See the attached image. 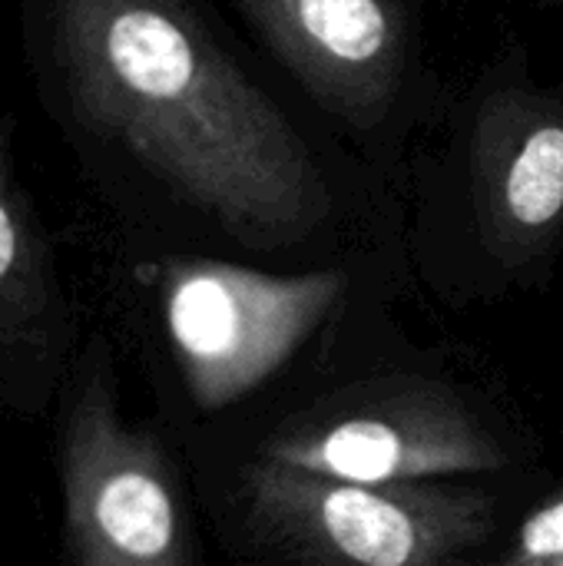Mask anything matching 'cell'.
Masks as SVG:
<instances>
[{"label":"cell","mask_w":563,"mask_h":566,"mask_svg":"<svg viewBox=\"0 0 563 566\" xmlns=\"http://www.w3.org/2000/svg\"><path fill=\"white\" fill-rule=\"evenodd\" d=\"M17 17L40 109L106 196L246 249L329 226L312 149L189 0H17Z\"/></svg>","instance_id":"cell-1"},{"label":"cell","mask_w":563,"mask_h":566,"mask_svg":"<svg viewBox=\"0 0 563 566\" xmlns=\"http://www.w3.org/2000/svg\"><path fill=\"white\" fill-rule=\"evenodd\" d=\"M56 474L70 566H192L173 468L123 418L103 338L80 348L56 398Z\"/></svg>","instance_id":"cell-2"},{"label":"cell","mask_w":563,"mask_h":566,"mask_svg":"<svg viewBox=\"0 0 563 566\" xmlns=\"http://www.w3.org/2000/svg\"><path fill=\"white\" fill-rule=\"evenodd\" d=\"M252 524L302 566H468L494 504L475 488L352 484L262 458L246 474Z\"/></svg>","instance_id":"cell-3"},{"label":"cell","mask_w":563,"mask_h":566,"mask_svg":"<svg viewBox=\"0 0 563 566\" xmlns=\"http://www.w3.org/2000/svg\"><path fill=\"white\" fill-rule=\"evenodd\" d=\"M335 272L269 275L226 262H186L166 282V328L202 411H222L265 385L329 318Z\"/></svg>","instance_id":"cell-4"},{"label":"cell","mask_w":563,"mask_h":566,"mask_svg":"<svg viewBox=\"0 0 563 566\" xmlns=\"http://www.w3.org/2000/svg\"><path fill=\"white\" fill-rule=\"evenodd\" d=\"M265 458L352 484H425L504 468L494 434L435 385L365 388L275 434Z\"/></svg>","instance_id":"cell-5"},{"label":"cell","mask_w":563,"mask_h":566,"mask_svg":"<svg viewBox=\"0 0 563 566\" xmlns=\"http://www.w3.org/2000/svg\"><path fill=\"white\" fill-rule=\"evenodd\" d=\"M80 348L53 239L20 176L13 119L0 113V411L56 408Z\"/></svg>","instance_id":"cell-6"},{"label":"cell","mask_w":563,"mask_h":566,"mask_svg":"<svg viewBox=\"0 0 563 566\" xmlns=\"http://www.w3.org/2000/svg\"><path fill=\"white\" fill-rule=\"evenodd\" d=\"M289 73L338 119L375 129L405 73V20L388 0H236Z\"/></svg>","instance_id":"cell-7"},{"label":"cell","mask_w":563,"mask_h":566,"mask_svg":"<svg viewBox=\"0 0 563 566\" xmlns=\"http://www.w3.org/2000/svg\"><path fill=\"white\" fill-rule=\"evenodd\" d=\"M484 216L491 239L528 252L563 219V119L534 109L501 129L484 159Z\"/></svg>","instance_id":"cell-8"},{"label":"cell","mask_w":563,"mask_h":566,"mask_svg":"<svg viewBox=\"0 0 563 566\" xmlns=\"http://www.w3.org/2000/svg\"><path fill=\"white\" fill-rule=\"evenodd\" d=\"M501 566H563V497L521 524Z\"/></svg>","instance_id":"cell-9"}]
</instances>
